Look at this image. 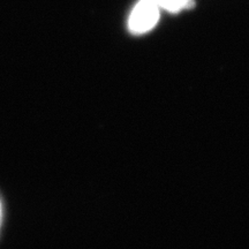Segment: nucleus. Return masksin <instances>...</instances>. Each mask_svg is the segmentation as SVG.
<instances>
[{
  "instance_id": "nucleus-1",
  "label": "nucleus",
  "mask_w": 249,
  "mask_h": 249,
  "mask_svg": "<svg viewBox=\"0 0 249 249\" xmlns=\"http://www.w3.org/2000/svg\"><path fill=\"white\" fill-rule=\"evenodd\" d=\"M160 18V6L156 0H140L129 15L128 28L134 35L151 30Z\"/></svg>"
},
{
  "instance_id": "nucleus-3",
  "label": "nucleus",
  "mask_w": 249,
  "mask_h": 249,
  "mask_svg": "<svg viewBox=\"0 0 249 249\" xmlns=\"http://www.w3.org/2000/svg\"><path fill=\"white\" fill-rule=\"evenodd\" d=\"M1 224H2V203H1V200H0V229H1Z\"/></svg>"
},
{
  "instance_id": "nucleus-2",
  "label": "nucleus",
  "mask_w": 249,
  "mask_h": 249,
  "mask_svg": "<svg viewBox=\"0 0 249 249\" xmlns=\"http://www.w3.org/2000/svg\"><path fill=\"white\" fill-rule=\"evenodd\" d=\"M160 7L166 9L171 13H178L183 8L193 6V0H156Z\"/></svg>"
}]
</instances>
